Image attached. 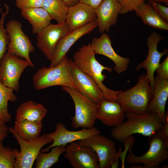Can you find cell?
Here are the masks:
<instances>
[{
    "mask_svg": "<svg viewBox=\"0 0 168 168\" xmlns=\"http://www.w3.org/2000/svg\"><path fill=\"white\" fill-rule=\"evenodd\" d=\"M96 20L95 9L86 4L79 2L68 7L65 22L70 31Z\"/></svg>",
    "mask_w": 168,
    "mask_h": 168,
    "instance_id": "ffe728a7",
    "label": "cell"
},
{
    "mask_svg": "<svg viewBox=\"0 0 168 168\" xmlns=\"http://www.w3.org/2000/svg\"><path fill=\"white\" fill-rule=\"evenodd\" d=\"M134 11L144 24L156 29L168 30V23L158 16L149 3H142Z\"/></svg>",
    "mask_w": 168,
    "mask_h": 168,
    "instance_id": "cb8c5ba5",
    "label": "cell"
},
{
    "mask_svg": "<svg viewBox=\"0 0 168 168\" xmlns=\"http://www.w3.org/2000/svg\"><path fill=\"white\" fill-rule=\"evenodd\" d=\"M157 77L162 80H168V56L160 63L155 71Z\"/></svg>",
    "mask_w": 168,
    "mask_h": 168,
    "instance_id": "836d02e7",
    "label": "cell"
},
{
    "mask_svg": "<svg viewBox=\"0 0 168 168\" xmlns=\"http://www.w3.org/2000/svg\"><path fill=\"white\" fill-rule=\"evenodd\" d=\"M126 111L119 103L105 99L97 104L96 119L105 125L114 127L123 122Z\"/></svg>",
    "mask_w": 168,
    "mask_h": 168,
    "instance_id": "ac0fdd59",
    "label": "cell"
},
{
    "mask_svg": "<svg viewBox=\"0 0 168 168\" xmlns=\"http://www.w3.org/2000/svg\"><path fill=\"white\" fill-rule=\"evenodd\" d=\"M44 0H15L16 7L21 11L30 8L42 7Z\"/></svg>",
    "mask_w": 168,
    "mask_h": 168,
    "instance_id": "1f68e13d",
    "label": "cell"
},
{
    "mask_svg": "<svg viewBox=\"0 0 168 168\" xmlns=\"http://www.w3.org/2000/svg\"><path fill=\"white\" fill-rule=\"evenodd\" d=\"M103 0H79V2L86 4L95 9Z\"/></svg>",
    "mask_w": 168,
    "mask_h": 168,
    "instance_id": "74e56055",
    "label": "cell"
},
{
    "mask_svg": "<svg viewBox=\"0 0 168 168\" xmlns=\"http://www.w3.org/2000/svg\"><path fill=\"white\" fill-rule=\"evenodd\" d=\"M163 36L156 32H153L149 36L147 42L148 48V54L145 59L142 62L139 63L135 68L138 71L142 68L147 71L146 77L148 79L150 84L153 90L155 86L154 72L159 64L160 60L164 55L168 53V49H165L162 52H159L157 45L159 42L164 39Z\"/></svg>",
    "mask_w": 168,
    "mask_h": 168,
    "instance_id": "5bb4252c",
    "label": "cell"
},
{
    "mask_svg": "<svg viewBox=\"0 0 168 168\" xmlns=\"http://www.w3.org/2000/svg\"><path fill=\"white\" fill-rule=\"evenodd\" d=\"M22 17L28 21L34 34H37L50 24L52 18L47 12L42 7H35L21 11Z\"/></svg>",
    "mask_w": 168,
    "mask_h": 168,
    "instance_id": "7402d4cb",
    "label": "cell"
},
{
    "mask_svg": "<svg viewBox=\"0 0 168 168\" xmlns=\"http://www.w3.org/2000/svg\"><path fill=\"white\" fill-rule=\"evenodd\" d=\"M153 96V90L146 74H143L138 77L135 86L118 95L116 101L122 105L126 112L144 114Z\"/></svg>",
    "mask_w": 168,
    "mask_h": 168,
    "instance_id": "3957f363",
    "label": "cell"
},
{
    "mask_svg": "<svg viewBox=\"0 0 168 168\" xmlns=\"http://www.w3.org/2000/svg\"><path fill=\"white\" fill-rule=\"evenodd\" d=\"M6 11L3 13L1 9V16L0 19V61L6 52L7 47L9 41V37L4 25L6 16L9 12V8L5 6Z\"/></svg>",
    "mask_w": 168,
    "mask_h": 168,
    "instance_id": "f546056e",
    "label": "cell"
},
{
    "mask_svg": "<svg viewBox=\"0 0 168 168\" xmlns=\"http://www.w3.org/2000/svg\"><path fill=\"white\" fill-rule=\"evenodd\" d=\"M135 142V139L133 136H130L123 142L125 146V149L122 152H120V157L122 161V168H124V160L126 152L130 146H133Z\"/></svg>",
    "mask_w": 168,
    "mask_h": 168,
    "instance_id": "e575fe53",
    "label": "cell"
},
{
    "mask_svg": "<svg viewBox=\"0 0 168 168\" xmlns=\"http://www.w3.org/2000/svg\"><path fill=\"white\" fill-rule=\"evenodd\" d=\"M154 78L153 96L148 104L147 113L156 114L164 124L166 120L165 106L168 97V80H162L157 76Z\"/></svg>",
    "mask_w": 168,
    "mask_h": 168,
    "instance_id": "44dd1931",
    "label": "cell"
},
{
    "mask_svg": "<svg viewBox=\"0 0 168 168\" xmlns=\"http://www.w3.org/2000/svg\"><path fill=\"white\" fill-rule=\"evenodd\" d=\"M128 168H144L140 165H137L136 164H133L131 166H129Z\"/></svg>",
    "mask_w": 168,
    "mask_h": 168,
    "instance_id": "60d3db41",
    "label": "cell"
},
{
    "mask_svg": "<svg viewBox=\"0 0 168 168\" xmlns=\"http://www.w3.org/2000/svg\"><path fill=\"white\" fill-rule=\"evenodd\" d=\"M71 74L77 90L82 94L97 104L104 99L103 95L94 81L82 71L73 61L68 58Z\"/></svg>",
    "mask_w": 168,
    "mask_h": 168,
    "instance_id": "9a60e30c",
    "label": "cell"
},
{
    "mask_svg": "<svg viewBox=\"0 0 168 168\" xmlns=\"http://www.w3.org/2000/svg\"><path fill=\"white\" fill-rule=\"evenodd\" d=\"M81 145L91 147L97 156L99 168H118L121 152L117 150L116 143L110 138L100 134L77 141Z\"/></svg>",
    "mask_w": 168,
    "mask_h": 168,
    "instance_id": "52a82bcc",
    "label": "cell"
},
{
    "mask_svg": "<svg viewBox=\"0 0 168 168\" xmlns=\"http://www.w3.org/2000/svg\"><path fill=\"white\" fill-rule=\"evenodd\" d=\"M0 119V142H3V140L7 136L9 131V128Z\"/></svg>",
    "mask_w": 168,
    "mask_h": 168,
    "instance_id": "8d00e7d4",
    "label": "cell"
},
{
    "mask_svg": "<svg viewBox=\"0 0 168 168\" xmlns=\"http://www.w3.org/2000/svg\"><path fill=\"white\" fill-rule=\"evenodd\" d=\"M29 66L30 64L27 60L6 52L0 61V82L18 92L21 76L25 69Z\"/></svg>",
    "mask_w": 168,
    "mask_h": 168,
    "instance_id": "30bf717a",
    "label": "cell"
},
{
    "mask_svg": "<svg viewBox=\"0 0 168 168\" xmlns=\"http://www.w3.org/2000/svg\"><path fill=\"white\" fill-rule=\"evenodd\" d=\"M95 54L91 43L83 45L74 54L73 61L83 72L90 76L96 82L102 92L104 99L111 101H116L118 95L123 91H114L110 89L103 84L106 77L102 73L104 70L111 72L113 68L101 64L96 59Z\"/></svg>",
    "mask_w": 168,
    "mask_h": 168,
    "instance_id": "7a4b0ae2",
    "label": "cell"
},
{
    "mask_svg": "<svg viewBox=\"0 0 168 168\" xmlns=\"http://www.w3.org/2000/svg\"><path fill=\"white\" fill-rule=\"evenodd\" d=\"M74 168H99L96 153L91 147L77 141L69 143L63 153Z\"/></svg>",
    "mask_w": 168,
    "mask_h": 168,
    "instance_id": "7c38bea8",
    "label": "cell"
},
{
    "mask_svg": "<svg viewBox=\"0 0 168 168\" xmlns=\"http://www.w3.org/2000/svg\"><path fill=\"white\" fill-rule=\"evenodd\" d=\"M66 146L61 145L52 147L50 152H40L36 159L35 168H49L59 161L60 156L64 152Z\"/></svg>",
    "mask_w": 168,
    "mask_h": 168,
    "instance_id": "4316f807",
    "label": "cell"
},
{
    "mask_svg": "<svg viewBox=\"0 0 168 168\" xmlns=\"http://www.w3.org/2000/svg\"><path fill=\"white\" fill-rule=\"evenodd\" d=\"M68 7L74 6L78 3L79 0H62Z\"/></svg>",
    "mask_w": 168,
    "mask_h": 168,
    "instance_id": "f35d334b",
    "label": "cell"
},
{
    "mask_svg": "<svg viewBox=\"0 0 168 168\" xmlns=\"http://www.w3.org/2000/svg\"><path fill=\"white\" fill-rule=\"evenodd\" d=\"M32 81L34 87L37 90L55 86H68L77 90L66 55L55 66L47 68L43 66L38 69L34 75Z\"/></svg>",
    "mask_w": 168,
    "mask_h": 168,
    "instance_id": "277c9868",
    "label": "cell"
},
{
    "mask_svg": "<svg viewBox=\"0 0 168 168\" xmlns=\"http://www.w3.org/2000/svg\"><path fill=\"white\" fill-rule=\"evenodd\" d=\"M126 120L113 127L110 132L112 138L122 142L132 135L138 133L150 138L160 132L164 125L156 114H139L127 112Z\"/></svg>",
    "mask_w": 168,
    "mask_h": 168,
    "instance_id": "6da1fadb",
    "label": "cell"
},
{
    "mask_svg": "<svg viewBox=\"0 0 168 168\" xmlns=\"http://www.w3.org/2000/svg\"><path fill=\"white\" fill-rule=\"evenodd\" d=\"M0 142V168H14L16 156L20 150L17 148L11 149L4 146Z\"/></svg>",
    "mask_w": 168,
    "mask_h": 168,
    "instance_id": "f1b7e54d",
    "label": "cell"
},
{
    "mask_svg": "<svg viewBox=\"0 0 168 168\" xmlns=\"http://www.w3.org/2000/svg\"><path fill=\"white\" fill-rule=\"evenodd\" d=\"M159 133L162 138L168 141V113L167 111L166 112L165 122Z\"/></svg>",
    "mask_w": 168,
    "mask_h": 168,
    "instance_id": "d590c367",
    "label": "cell"
},
{
    "mask_svg": "<svg viewBox=\"0 0 168 168\" xmlns=\"http://www.w3.org/2000/svg\"><path fill=\"white\" fill-rule=\"evenodd\" d=\"M101 132L95 127L91 128H83L80 130L71 131L68 130L61 122L56 124L55 130L53 133L46 134V136L53 141L52 143L47 148L41 149L40 152H45L56 146H66L73 141L82 140L94 135L100 134Z\"/></svg>",
    "mask_w": 168,
    "mask_h": 168,
    "instance_id": "4fadbf2b",
    "label": "cell"
},
{
    "mask_svg": "<svg viewBox=\"0 0 168 168\" xmlns=\"http://www.w3.org/2000/svg\"><path fill=\"white\" fill-rule=\"evenodd\" d=\"M121 5L119 14H124L129 12L134 11L140 4L144 2L145 0H119Z\"/></svg>",
    "mask_w": 168,
    "mask_h": 168,
    "instance_id": "4dcf8cb0",
    "label": "cell"
},
{
    "mask_svg": "<svg viewBox=\"0 0 168 168\" xmlns=\"http://www.w3.org/2000/svg\"><path fill=\"white\" fill-rule=\"evenodd\" d=\"M149 3L156 12L158 16L164 21L168 22V7L160 2L148 1Z\"/></svg>",
    "mask_w": 168,
    "mask_h": 168,
    "instance_id": "d6a6232c",
    "label": "cell"
},
{
    "mask_svg": "<svg viewBox=\"0 0 168 168\" xmlns=\"http://www.w3.org/2000/svg\"><path fill=\"white\" fill-rule=\"evenodd\" d=\"M97 27L96 20L69 31L58 44L49 67H54L58 64L75 42L83 36L91 32Z\"/></svg>",
    "mask_w": 168,
    "mask_h": 168,
    "instance_id": "2e32d148",
    "label": "cell"
},
{
    "mask_svg": "<svg viewBox=\"0 0 168 168\" xmlns=\"http://www.w3.org/2000/svg\"><path fill=\"white\" fill-rule=\"evenodd\" d=\"M91 45L95 54L104 55L111 59L115 64L113 68L119 74L127 69L130 59L118 55L111 45L110 36L103 33L99 38L95 37L91 40Z\"/></svg>",
    "mask_w": 168,
    "mask_h": 168,
    "instance_id": "e0dca14e",
    "label": "cell"
},
{
    "mask_svg": "<svg viewBox=\"0 0 168 168\" xmlns=\"http://www.w3.org/2000/svg\"><path fill=\"white\" fill-rule=\"evenodd\" d=\"M69 31L65 21L51 23L37 34V47L50 61L58 44Z\"/></svg>",
    "mask_w": 168,
    "mask_h": 168,
    "instance_id": "8fae6325",
    "label": "cell"
},
{
    "mask_svg": "<svg viewBox=\"0 0 168 168\" xmlns=\"http://www.w3.org/2000/svg\"><path fill=\"white\" fill-rule=\"evenodd\" d=\"M21 23L16 20L9 21L6 25V29L9 37L7 52L15 55L21 59L24 58L34 67L30 57V53L35 49L28 36L22 30Z\"/></svg>",
    "mask_w": 168,
    "mask_h": 168,
    "instance_id": "ba28073f",
    "label": "cell"
},
{
    "mask_svg": "<svg viewBox=\"0 0 168 168\" xmlns=\"http://www.w3.org/2000/svg\"><path fill=\"white\" fill-rule=\"evenodd\" d=\"M72 99L75 106V114L70 118L71 125L75 129L80 128H91L94 127L96 120L97 104L80 93L77 90L61 86Z\"/></svg>",
    "mask_w": 168,
    "mask_h": 168,
    "instance_id": "8992f818",
    "label": "cell"
},
{
    "mask_svg": "<svg viewBox=\"0 0 168 168\" xmlns=\"http://www.w3.org/2000/svg\"><path fill=\"white\" fill-rule=\"evenodd\" d=\"M42 126V122L16 120L12 129L22 140L29 141L40 136Z\"/></svg>",
    "mask_w": 168,
    "mask_h": 168,
    "instance_id": "d4e9b609",
    "label": "cell"
},
{
    "mask_svg": "<svg viewBox=\"0 0 168 168\" xmlns=\"http://www.w3.org/2000/svg\"><path fill=\"white\" fill-rule=\"evenodd\" d=\"M8 128L9 131L16 138L20 148L16 156L14 168H32L41 148L45 145L53 142L46 134H43L31 140L25 141L20 137L12 128Z\"/></svg>",
    "mask_w": 168,
    "mask_h": 168,
    "instance_id": "9c48e42d",
    "label": "cell"
},
{
    "mask_svg": "<svg viewBox=\"0 0 168 168\" xmlns=\"http://www.w3.org/2000/svg\"><path fill=\"white\" fill-rule=\"evenodd\" d=\"M13 91L0 82V119L5 123L9 122L12 117L8 112V101L14 102L16 100Z\"/></svg>",
    "mask_w": 168,
    "mask_h": 168,
    "instance_id": "83f0119b",
    "label": "cell"
},
{
    "mask_svg": "<svg viewBox=\"0 0 168 168\" xmlns=\"http://www.w3.org/2000/svg\"><path fill=\"white\" fill-rule=\"evenodd\" d=\"M47 112V109L42 104L29 100L23 102L18 107L16 119L42 122Z\"/></svg>",
    "mask_w": 168,
    "mask_h": 168,
    "instance_id": "603a6c76",
    "label": "cell"
},
{
    "mask_svg": "<svg viewBox=\"0 0 168 168\" xmlns=\"http://www.w3.org/2000/svg\"><path fill=\"white\" fill-rule=\"evenodd\" d=\"M42 7L58 23L65 21L68 7L62 0H44Z\"/></svg>",
    "mask_w": 168,
    "mask_h": 168,
    "instance_id": "484cf974",
    "label": "cell"
},
{
    "mask_svg": "<svg viewBox=\"0 0 168 168\" xmlns=\"http://www.w3.org/2000/svg\"><path fill=\"white\" fill-rule=\"evenodd\" d=\"M121 8L119 0H103L95 9L100 33L109 31L111 26L116 24Z\"/></svg>",
    "mask_w": 168,
    "mask_h": 168,
    "instance_id": "d6986e66",
    "label": "cell"
},
{
    "mask_svg": "<svg viewBox=\"0 0 168 168\" xmlns=\"http://www.w3.org/2000/svg\"><path fill=\"white\" fill-rule=\"evenodd\" d=\"M159 132L152 135L149 138V148L143 155H134L132 151V146L128 149L129 152L126 157L129 164L142 163L144 168H157L168 158V141L162 138Z\"/></svg>",
    "mask_w": 168,
    "mask_h": 168,
    "instance_id": "5b68a950",
    "label": "cell"
},
{
    "mask_svg": "<svg viewBox=\"0 0 168 168\" xmlns=\"http://www.w3.org/2000/svg\"><path fill=\"white\" fill-rule=\"evenodd\" d=\"M145 1L146 0H148V1H155L156 2H162L163 3H164L166 6H168V0H145Z\"/></svg>",
    "mask_w": 168,
    "mask_h": 168,
    "instance_id": "ab89813d",
    "label": "cell"
}]
</instances>
